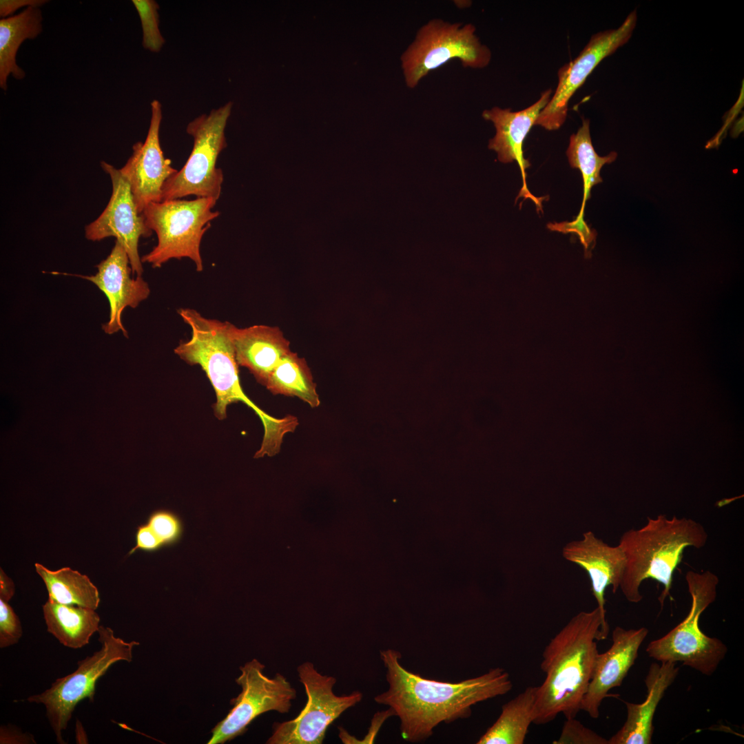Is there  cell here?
Returning <instances> with one entry per match:
<instances>
[{"label":"cell","mask_w":744,"mask_h":744,"mask_svg":"<svg viewBox=\"0 0 744 744\" xmlns=\"http://www.w3.org/2000/svg\"><path fill=\"white\" fill-rule=\"evenodd\" d=\"M380 659L386 670L389 688L374 701L389 706L400 722L402 738L410 743L426 740L440 723L470 717L473 705L509 692L513 683L502 668L452 683L422 677L404 668L401 653L382 650Z\"/></svg>","instance_id":"obj_1"},{"label":"cell","mask_w":744,"mask_h":744,"mask_svg":"<svg viewBox=\"0 0 744 744\" xmlns=\"http://www.w3.org/2000/svg\"><path fill=\"white\" fill-rule=\"evenodd\" d=\"M602 627L597 607L577 613L550 639L540 665L546 678L538 686L534 724L550 723L559 714L576 718L592 678Z\"/></svg>","instance_id":"obj_2"},{"label":"cell","mask_w":744,"mask_h":744,"mask_svg":"<svg viewBox=\"0 0 744 744\" xmlns=\"http://www.w3.org/2000/svg\"><path fill=\"white\" fill-rule=\"evenodd\" d=\"M178 313L192 330L189 340L181 342L174 353L191 365L201 366L216 395L213 405L216 417H226L227 406L242 402L259 417L264 426L262 443L273 446L282 442L293 428L290 415L273 417L256 406L244 393L240 383L238 363L229 332V322L207 318L196 310L180 308Z\"/></svg>","instance_id":"obj_3"},{"label":"cell","mask_w":744,"mask_h":744,"mask_svg":"<svg viewBox=\"0 0 744 744\" xmlns=\"http://www.w3.org/2000/svg\"><path fill=\"white\" fill-rule=\"evenodd\" d=\"M707 538L704 526L692 519L675 515L668 518L663 514L648 517L642 527L626 530L620 537L618 545L626 561L619 589L628 601L637 603L643 598L642 583L654 579L663 586L659 597L662 607L670 595L673 574L684 550L701 548Z\"/></svg>","instance_id":"obj_4"},{"label":"cell","mask_w":744,"mask_h":744,"mask_svg":"<svg viewBox=\"0 0 744 744\" xmlns=\"http://www.w3.org/2000/svg\"><path fill=\"white\" fill-rule=\"evenodd\" d=\"M685 581L691 606L685 618L664 636L652 641L648 655L659 662H681L706 676L712 675L725 659L726 645L706 635L699 627L701 614L715 601L719 577L712 572L689 570Z\"/></svg>","instance_id":"obj_5"},{"label":"cell","mask_w":744,"mask_h":744,"mask_svg":"<svg viewBox=\"0 0 744 744\" xmlns=\"http://www.w3.org/2000/svg\"><path fill=\"white\" fill-rule=\"evenodd\" d=\"M217 200L197 198L151 203L143 211L146 225L154 231L157 245L141 258L153 268H159L171 259L188 258L197 271L203 270L200 246L211 221L220 215L212 211Z\"/></svg>","instance_id":"obj_6"},{"label":"cell","mask_w":744,"mask_h":744,"mask_svg":"<svg viewBox=\"0 0 744 744\" xmlns=\"http://www.w3.org/2000/svg\"><path fill=\"white\" fill-rule=\"evenodd\" d=\"M97 632L101 643L98 651L79 660L75 671L56 679L50 688L26 699L30 703L45 706L46 716L58 743H65L62 732L66 730L76 705L85 699L94 702L98 680L115 663L130 662L133 648L139 645L138 641L127 642L116 637L109 627L100 626Z\"/></svg>","instance_id":"obj_7"},{"label":"cell","mask_w":744,"mask_h":744,"mask_svg":"<svg viewBox=\"0 0 744 744\" xmlns=\"http://www.w3.org/2000/svg\"><path fill=\"white\" fill-rule=\"evenodd\" d=\"M231 107L229 102L188 124L187 132L194 138L192 150L184 166L165 183L162 201L189 195L219 199L224 176L216 162L227 146L225 130Z\"/></svg>","instance_id":"obj_8"},{"label":"cell","mask_w":744,"mask_h":744,"mask_svg":"<svg viewBox=\"0 0 744 744\" xmlns=\"http://www.w3.org/2000/svg\"><path fill=\"white\" fill-rule=\"evenodd\" d=\"M458 59L465 68L479 69L488 65L491 52L481 43L471 23H449L432 19L417 31L415 39L401 57L406 85L415 87L429 72Z\"/></svg>","instance_id":"obj_9"},{"label":"cell","mask_w":744,"mask_h":744,"mask_svg":"<svg viewBox=\"0 0 744 744\" xmlns=\"http://www.w3.org/2000/svg\"><path fill=\"white\" fill-rule=\"evenodd\" d=\"M297 672L305 689L306 705L296 718L274 723L272 734L266 743L321 744L331 723L362 699L360 691L342 696L335 694L333 688L336 679L322 674L311 662L299 665Z\"/></svg>","instance_id":"obj_10"},{"label":"cell","mask_w":744,"mask_h":744,"mask_svg":"<svg viewBox=\"0 0 744 744\" xmlns=\"http://www.w3.org/2000/svg\"><path fill=\"white\" fill-rule=\"evenodd\" d=\"M265 668L256 659L240 667L241 673L236 682L242 690L231 700L234 707L212 729L208 744L225 743L242 735L250 723L265 712H289L297 696L296 689L282 674L273 678L266 676Z\"/></svg>","instance_id":"obj_11"},{"label":"cell","mask_w":744,"mask_h":744,"mask_svg":"<svg viewBox=\"0 0 744 744\" xmlns=\"http://www.w3.org/2000/svg\"><path fill=\"white\" fill-rule=\"evenodd\" d=\"M637 19L634 10L618 28L593 34L579 55L559 69L557 86L548 103L540 112L535 125L549 131L561 127L566 119L571 97L603 59L628 42Z\"/></svg>","instance_id":"obj_12"},{"label":"cell","mask_w":744,"mask_h":744,"mask_svg":"<svg viewBox=\"0 0 744 744\" xmlns=\"http://www.w3.org/2000/svg\"><path fill=\"white\" fill-rule=\"evenodd\" d=\"M101 166L110 177L112 194L100 216L85 226V237L91 241L114 237L127 254L132 274L141 276L143 268L138 241L141 237L150 236L152 231L146 225L143 214L138 212L130 184L120 169L105 161H101Z\"/></svg>","instance_id":"obj_13"},{"label":"cell","mask_w":744,"mask_h":744,"mask_svg":"<svg viewBox=\"0 0 744 744\" xmlns=\"http://www.w3.org/2000/svg\"><path fill=\"white\" fill-rule=\"evenodd\" d=\"M152 116L145 141L133 145L132 154L119 169L130 184L133 198L140 214L147 205L162 201L165 183L178 170L171 166V161L164 156L159 140L162 120L161 105L157 100L151 103Z\"/></svg>","instance_id":"obj_14"},{"label":"cell","mask_w":744,"mask_h":744,"mask_svg":"<svg viewBox=\"0 0 744 744\" xmlns=\"http://www.w3.org/2000/svg\"><path fill=\"white\" fill-rule=\"evenodd\" d=\"M562 556L587 572L603 621L600 639H606L610 628L606 618L605 592L608 586L614 593L619 589L626 561L622 549L619 545L608 544L589 530L581 539L568 542L562 548Z\"/></svg>","instance_id":"obj_15"},{"label":"cell","mask_w":744,"mask_h":744,"mask_svg":"<svg viewBox=\"0 0 744 744\" xmlns=\"http://www.w3.org/2000/svg\"><path fill=\"white\" fill-rule=\"evenodd\" d=\"M97 272L92 276L74 274L94 283L107 297L110 304L108 321L102 325L105 333L121 331L127 338V332L121 322L123 310L136 308L147 299L150 289L141 276L132 278V268L127 254L123 245L116 240L107 258L97 265Z\"/></svg>","instance_id":"obj_16"},{"label":"cell","mask_w":744,"mask_h":744,"mask_svg":"<svg viewBox=\"0 0 744 744\" xmlns=\"http://www.w3.org/2000/svg\"><path fill=\"white\" fill-rule=\"evenodd\" d=\"M649 631L646 628L624 629L617 626L612 633V645L603 653H598L587 692L581 704V710L593 719L599 716V707L609 691L621 685L634 665L640 646Z\"/></svg>","instance_id":"obj_17"},{"label":"cell","mask_w":744,"mask_h":744,"mask_svg":"<svg viewBox=\"0 0 744 744\" xmlns=\"http://www.w3.org/2000/svg\"><path fill=\"white\" fill-rule=\"evenodd\" d=\"M552 92L551 89L544 91L535 103L520 111L512 112L510 108L494 107L482 113L483 118L491 121L496 130L495 136L489 141L488 148L497 153L499 161L517 163L523 180L519 197L530 198L539 207H541L539 198L532 195L526 186V169L530 163L524 156L522 146L540 112L550 101Z\"/></svg>","instance_id":"obj_18"},{"label":"cell","mask_w":744,"mask_h":744,"mask_svg":"<svg viewBox=\"0 0 744 744\" xmlns=\"http://www.w3.org/2000/svg\"><path fill=\"white\" fill-rule=\"evenodd\" d=\"M679 672L675 663L650 665L645 679L647 695L641 703L625 701L627 718L623 726L608 740V744H650L654 732L653 719L667 689Z\"/></svg>","instance_id":"obj_19"},{"label":"cell","mask_w":744,"mask_h":744,"mask_svg":"<svg viewBox=\"0 0 744 744\" xmlns=\"http://www.w3.org/2000/svg\"><path fill=\"white\" fill-rule=\"evenodd\" d=\"M229 332L238 364L247 368L264 386L275 367L291 351L289 342L276 327L238 328L230 323Z\"/></svg>","instance_id":"obj_20"},{"label":"cell","mask_w":744,"mask_h":744,"mask_svg":"<svg viewBox=\"0 0 744 744\" xmlns=\"http://www.w3.org/2000/svg\"><path fill=\"white\" fill-rule=\"evenodd\" d=\"M566 155L570 165L579 169L583 183V195L581 209L576 219L566 223H559L557 229L561 232H575L579 236L583 247H588L596 240V232L591 230L583 220L586 201L590 198L592 187L602 182L600 171L606 164L615 161L617 154L611 152L605 156H599L592 143L590 133V121L582 119V125L576 134L570 137Z\"/></svg>","instance_id":"obj_21"},{"label":"cell","mask_w":744,"mask_h":744,"mask_svg":"<svg viewBox=\"0 0 744 744\" xmlns=\"http://www.w3.org/2000/svg\"><path fill=\"white\" fill-rule=\"evenodd\" d=\"M42 14L39 7H28L17 14L0 20V87L6 91L10 75L22 80L25 72L17 63L21 43L36 38L42 31Z\"/></svg>","instance_id":"obj_22"},{"label":"cell","mask_w":744,"mask_h":744,"mask_svg":"<svg viewBox=\"0 0 744 744\" xmlns=\"http://www.w3.org/2000/svg\"><path fill=\"white\" fill-rule=\"evenodd\" d=\"M47 631L65 647L78 649L89 643L99 628L95 610L57 603L50 599L43 606Z\"/></svg>","instance_id":"obj_23"},{"label":"cell","mask_w":744,"mask_h":744,"mask_svg":"<svg viewBox=\"0 0 744 744\" xmlns=\"http://www.w3.org/2000/svg\"><path fill=\"white\" fill-rule=\"evenodd\" d=\"M538 686H528L504 704L496 721L477 744H523L533 723Z\"/></svg>","instance_id":"obj_24"},{"label":"cell","mask_w":744,"mask_h":744,"mask_svg":"<svg viewBox=\"0 0 744 744\" xmlns=\"http://www.w3.org/2000/svg\"><path fill=\"white\" fill-rule=\"evenodd\" d=\"M48 592V599L59 603L76 605L96 610L100 603L97 588L90 579L70 568L52 571L35 564Z\"/></svg>","instance_id":"obj_25"},{"label":"cell","mask_w":744,"mask_h":744,"mask_svg":"<svg viewBox=\"0 0 744 744\" xmlns=\"http://www.w3.org/2000/svg\"><path fill=\"white\" fill-rule=\"evenodd\" d=\"M265 386L273 394L297 397L312 408L320 404L316 384L305 360L292 351L275 367Z\"/></svg>","instance_id":"obj_26"},{"label":"cell","mask_w":744,"mask_h":744,"mask_svg":"<svg viewBox=\"0 0 744 744\" xmlns=\"http://www.w3.org/2000/svg\"><path fill=\"white\" fill-rule=\"evenodd\" d=\"M141 22L143 45L153 52L160 51L164 43L158 28V5L151 0H133Z\"/></svg>","instance_id":"obj_27"},{"label":"cell","mask_w":744,"mask_h":744,"mask_svg":"<svg viewBox=\"0 0 744 744\" xmlns=\"http://www.w3.org/2000/svg\"><path fill=\"white\" fill-rule=\"evenodd\" d=\"M147 524L165 546H172L181 539L184 526L181 518L174 512L161 509L152 513Z\"/></svg>","instance_id":"obj_28"},{"label":"cell","mask_w":744,"mask_h":744,"mask_svg":"<svg viewBox=\"0 0 744 744\" xmlns=\"http://www.w3.org/2000/svg\"><path fill=\"white\" fill-rule=\"evenodd\" d=\"M555 744H608L605 738L584 726L575 718L566 719Z\"/></svg>","instance_id":"obj_29"},{"label":"cell","mask_w":744,"mask_h":744,"mask_svg":"<svg viewBox=\"0 0 744 744\" xmlns=\"http://www.w3.org/2000/svg\"><path fill=\"white\" fill-rule=\"evenodd\" d=\"M23 634L17 615L8 602L0 599V648H5L19 642Z\"/></svg>","instance_id":"obj_30"},{"label":"cell","mask_w":744,"mask_h":744,"mask_svg":"<svg viewBox=\"0 0 744 744\" xmlns=\"http://www.w3.org/2000/svg\"><path fill=\"white\" fill-rule=\"evenodd\" d=\"M136 542V546L130 551L129 555L138 549L153 552L165 546L147 523L137 528Z\"/></svg>","instance_id":"obj_31"},{"label":"cell","mask_w":744,"mask_h":744,"mask_svg":"<svg viewBox=\"0 0 744 744\" xmlns=\"http://www.w3.org/2000/svg\"><path fill=\"white\" fill-rule=\"evenodd\" d=\"M45 0H1L0 16L6 18L12 16L17 10L21 8L39 7L45 4Z\"/></svg>","instance_id":"obj_32"},{"label":"cell","mask_w":744,"mask_h":744,"mask_svg":"<svg viewBox=\"0 0 744 744\" xmlns=\"http://www.w3.org/2000/svg\"><path fill=\"white\" fill-rule=\"evenodd\" d=\"M0 741L1 743H30L34 740L32 736H25L20 731L1 727Z\"/></svg>","instance_id":"obj_33"},{"label":"cell","mask_w":744,"mask_h":744,"mask_svg":"<svg viewBox=\"0 0 744 744\" xmlns=\"http://www.w3.org/2000/svg\"><path fill=\"white\" fill-rule=\"evenodd\" d=\"M14 594V586L12 581L6 576L1 570L0 575V599L8 602Z\"/></svg>","instance_id":"obj_34"},{"label":"cell","mask_w":744,"mask_h":744,"mask_svg":"<svg viewBox=\"0 0 744 744\" xmlns=\"http://www.w3.org/2000/svg\"><path fill=\"white\" fill-rule=\"evenodd\" d=\"M76 741L77 743H87V738L84 729L78 720L76 724Z\"/></svg>","instance_id":"obj_35"},{"label":"cell","mask_w":744,"mask_h":744,"mask_svg":"<svg viewBox=\"0 0 744 744\" xmlns=\"http://www.w3.org/2000/svg\"><path fill=\"white\" fill-rule=\"evenodd\" d=\"M743 497V495L738 496V497H734V498H732V499H723L721 501L718 502L716 503V504L719 505V506L726 504H728V503L732 502L735 499H738V498H740V497Z\"/></svg>","instance_id":"obj_36"}]
</instances>
